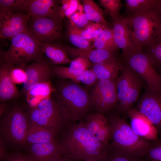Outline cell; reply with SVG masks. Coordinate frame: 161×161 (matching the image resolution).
<instances>
[{
    "instance_id": "277c9868",
    "label": "cell",
    "mask_w": 161,
    "mask_h": 161,
    "mask_svg": "<svg viewBox=\"0 0 161 161\" xmlns=\"http://www.w3.org/2000/svg\"><path fill=\"white\" fill-rule=\"evenodd\" d=\"M125 17L135 49H143L161 40V17L155 4L140 14Z\"/></svg>"
},
{
    "instance_id": "484cf974",
    "label": "cell",
    "mask_w": 161,
    "mask_h": 161,
    "mask_svg": "<svg viewBox=\"0 0 161 161\" xmlns=\"http://www.w3.org/2000/svg\"><path fill=\"white\" fill-rule=\"evenodd\" d=\"M30 17L28 14L13 13L5 9H0V26L17 27L27 25Z\"/></svg>"
},
{
    "instance_id": "ac0fdd59",
    "label": "cell",
    "mask_w": 161,
    "mask_h": 161,
    "mask_svg": "<svg viewBox=\"0 0 161 161\" xmlns=\"http://www.w3.org/2000/svg\"><path fill=\"white\" fill-rule=\"evenodd\" d=\"M60 7L54 0H31L27 11L30 16L46 17L62 21Z\"/></svg>"
},
{
    "instance_id": "f546056e",
    "label": "cell",
    "mask_w": 161,
    "mask_h": 161,
    "mask_svg": "<svg viewBox=\"0 0 161 161\" xmlns=\"http://www.w3.org/2000/svg\"><path fill=\"white\" fill-rule=\"evenodd\" d=\"M66 36L69 42L75 47L82 49L92 48L91 41L81 37L77 27L69 22L66 25Z\"/></svg>"
},
{
    "instance_id": "7bdbcfd3",
    "label": "cell",
    "mask_w": 161,
    "mask_h": 161,
    "mask_svg": "<svg viewBox=\"0 0 161 161\" xmlns=\"http://www.w3.org/2000/svg\"><path fill=\"white\" fill-rule=\"evenodd\" d=\"M80 17V14L78 12H75L69 18V23L72 25H75L77 23Z\"/></svg>"
},
{
    "instance_id": "7a4b0ae2",
    "label": "cell",
    "mask_w": 161,
    "mask_h": 161,
    "mask_svg": "<svg viewBox=\"0 0 161 161\" xmlns=\"http://www.w3.org/2000/svg\"><path fill=\"white\" fill-rule=\"evenodd\" d=\"M106 117L111 129L108 150L134 157L145 156L152 142L137 134L117 113H109Z\"/></svg>"
},
{
    "instance_id": "d6a6232c",
    "label": "cell",
    "mask_w": 161,
    "mask_h": 161,
    "mask_svg": "<svg viewBox=\"0 0 161 161\" xmlns=\"http://www.w3.org/2000/svg\"><path fill=\"white\" fill-rule=\"evenodd\" d=\"M54 89L52 87L50 81L38 83L30 89L26 95L27 97H33L38 96L48 97L54 92Z\"/></svg>"
},
{
    "instance_id": "ffe728a7",
    "label": "cell",
    "mask_w": 161,
    "mask_h": 161,
    "mask_svg": "<svg viewBox=\"0 0 161 161\" xmlns=\"http://www.w3.org/2000/svg\"><path fill=\"white\" fill-rule=\"evenodd\" d=\"M58 132L54 128L38 126L29 122L25 136V144H36L52 142L57 140Z\"/></svg>"
},
{
    "instance_id": "4316f807",
    "label": "cell",
    "mask_w": 161,
    "mask_h": 161,
    "mask_svg": "<svg viewBox=\"0 0 161 161\" xmlns=\"http://www.w3.org/2000/svg\"><path fill=\"white\" fill-rule=\"evenodd\" d=\"M157 0H125V11L127 17L140 14L153 7Z\"/></svg>"
},
{
    "instance_id": "b9f144b4",
    "label": "cell",
    "mask_w": 161,
    "mask_h": 161,
    "mask_svg": "<svg viewBox=\"0 0 161 161\" xmlns=\"http://www.w3.org/2000/svg\"><path fill=\"white\" fill-rule=\"evenodd\" d=\"M79 13L81 19L85 27V29L88 26L94 23V22L89 21L86 18L84 13L83 12Z\"/></svg>"
},
{
    "instance_id": "7c38bea8",
    "label": "cell",
    "mask_w": 161,
    "mask_h": 161,
    "mask_svg": "<svg viewBox=\"0 0 161 161\" xmlns=\"http://www.w3.org/2000/svg\"><path fill=\"white\" fill-rule=\"evenodd\" d=\"M24 71L26 79L23 83L20 95H26L28 91L36 85L50 81L54 74L53 68L49 61L44 58L30 64L19 67Z\"/></svg>"
},
{
    "instance_id": "1f68e13d",
    "label": "cell",
    "mask_w": 161,
    "mask_h": 161,
    "mask_svg": "<svg viewBox=\"0 0 161 161\" xmlns=\"http://www.w3.org/2000/svg\"><path fill=\"white\" fill-rule=\"evenodd\" d=\"M31 0H0V8L13 13H27Z\"/></svg>"
},
{
    "instance_id": "74e56055",
    "label": "cell",
    "mask_w": 161,
    "mask_h": 161,
    "mask_svg": "<svg viewBox=\"0 0 161 161\" xmlns=\"http://www.w3.org/2000/svg\"><path fill=\"white\" fill-rule=\"evenodd\" d=\"M145 156L149 161H161V141L152 142Z\"/></svg>"
},
{
    "instance_id": "bcb514c9",
    "label": "cell",
    "mask_w": 161,
    "mask_h": 161,
    "mask_svg": "<svg viewBox=\"0 0 161 161\" xmlns=\"http://www.w3.org/2000/svg\"></svg>"
},
{
    "instance_id": "5b68a950",
    "label": "cell",
    "mask_w": 161,
    "mask_h": 161,
    "mask_svg": "<svg viewBox=\"0 0 161 161\" xmlns=\"http://www.w3.org/2000/svg\"><path fill=\"white\" fill-rule=\"evenodd\" d=\"M38 41L27 30L11 39L6 51L1 50L0 64L22 67L43 58Z\"/></svg>"
},
{
    "instance_id": "f35d334b",
    "label": "cell",
    "mask_w": 161,
    "mask_h": 161,
    "mask_svg": "<svg viewBox=\"0 0 161 161\" xmlns=\"http://www.w3.org/2000/svg\"><path fill=\"white\" fill-rule=\"evenodd\" d=\"M10 74L13 81L15 84L23 83L25 80V74L21 67L10 66Z\"/></svg>"
},
{
    "instance_id": "f6af8a7d",
    "label": "cell",
    "mask_w": 161,
    "mask_h": 161,
    "mask_svg": "<svg viewBox=\"0 0 161 161\" xmlns=\"http://www.w3.org/2000/svg\"><path fill=\"white\" fill-rule=\"evenodd\" d=\"M155 6L158 10L161 17V0H157Z\"/></svg>"
},
{
    "instance_id": "e575fe53",
    "label": "cell",
    "mask_w": 161,
    "mask_h": 161,
    "mask_svg": "<svg viewBox=\"0 0 161 161\" xmlns=\"http://www.w3.org/2000/svg\"><path fill=\"white\" fill-rule=\"evenodd\" d=\"M101 161H149L145 156L136 157L121 154L108 150Z\"/></svg>"
},
{
    "instance_id": "44dd1931",
    "label": "cell",
    "mask_w": 161,
    "mask_h": 161,
    "mask_svg": "<svg viewBox=\"0 0 161 161\" xmlns=\"http://www.w3.org/2000/svg\"><path fill=\"white\" fill-rule=\"evenodd\" d=\"M122 62V57L117 55L98 63L92 64L91 69L98 80H114L120 72Z\"/></svg>"
},
{
    "instance_id": "8992f818",
    "label": "cell",
    "mask_w": 161,
    "mask_h": 161,
    "mask_svg": "<svg viewBox=\"0 0 161 161\" xmlns=\"http://www.w3.org/2000/svg\"><path fill=\"white\" fill-rule=\"evenodd\" d=\"M120 76L115 79L117 102V113L127 115L138 101L145 81L122 60Z\"/></svg>"
},
{
    "instance_id": "4dcf8cb0",
    "label": "cell",
    "mask_w": 161,
    "mask_h": 161,
    "mask_svg": "<svg viewBox=\"0 0 161 161\" xmlns=\"http://www.w3.org/2000/svg\"><path fill=\"white\" fill-rule=\"evenodd\" d=\"M157 71L161 72V40L143 49Z\"/></svg>"
},
{
    "instance_id": "52a82bcc",
    "label": "cell",
    "mask_w": 161,
    "mask_h": 161,
    "mask_svg": "<svg viewBox=\"0 0 161 161\" xmlns=\"http://www.w3.org/2000/svg\"><path fill=\"white\" fill-rule=\"evenodd\" d=\"M0 117L1 139L12 144L25 145L29 125L27 110L18 105L7 106Z\"/></svg>"
},
{
    "instance_id": "5bb4252c",
    "label": "cell",
    "mask_w": 161,
    "mask_h": 161,
    "mask_svg": "<svg viewBox=\"0 0 161 161\" xmlns=\"http://www.w3.org/2000/svg\"><path fill=\"white\" fill-rule=\"evenodd\" d=\"M127 115L130 125L139 136L151 142L157 141L158 132L154 125L145 116L133 108Z\"/></svg>"
},
{
    "instance_id": "ba28073f",
    "label": "cell",
    "mask_w": 161,
    "mask_h": 161,
    "mask_svg": "<svg viewBox=\"0 0 161 161\" xmlns=\"http://www.w3.org/2000/svg\"><path fill=\"white\" fill-rule=\"evenodd\" d=\"M121 57L123 61L142 78L147 86L161 90V76L143 49L134 50Z\"/></svg>"
},
{
    "instance_id": "ab89813d",
    "label": "cell",
    "mask_w": 161,
    "mask_h": 161,
    "mask_svg": "<svg viewBox=\"0 0 161 161\" xmlns=\"http://www.w3.org/2000/svg\"><path fill=\"white\" fill-rule=\"evenodd\" d=\"M2 160L3 161H32L29 155L18 153L7 154Z\"/></svg>"
},
{
    "instance_id": "8fae6325",
    "label": "cell",
    "mask_w": 161,
    "mask_h": 161,
    "mask_svg": "<svg viewBox=\"0 0 161 161\" xmlns=\"http://www.w3.org/2000/svg\"><path fill=\"white\" fill-rule=\"evenodd\" d=\"M161 133V90L147 86L135 108Z\"/></svg>"
},
{
    "instance_id": "2e32d148",
    "label": "cell",
    "mask_w": 161,
    "mask_h": 161,
    "mask_svg": "<svg viewBox=\"0 0 161 161\" xmlns=\"http://www.w3.org/2000/svg\"><path fill=\"white\" fill-rule=\"evenodd\" d=\"M51 95L40 102L36 106L55 122L61 131L72 123L68 118L57 100Z\"/></svg>"
},
{
    "instance_id": "603a6c76",
    "label": "cell",
    "mask_w": 161,
    "mask_h": 161,
    "mask_svg": "<svg viewBox=\"0 0 161 161\" xmlns=\"http://www.w3.org/2000/svg\"><path fill=\"white\" fill-rule=\"evenodd\" d=\"M92 63L87 59L78 57L72 60L68 67L56 66L53 68L54 74L60 78L72 80L91 67Z\"/></svg>"
},
{
    "instance_id": "9a60e30c",
    "label": "cell",
    "mask_w": 161,
    "mask_h": 161,
    "mask_svg": "<svg viewBox=\"0 0 161 161\" xmlns=\"http://www.w3.org/2000/svg\"><path fill=\"white\" fill-rule=\"evenodd\" d=\"M29 155L32 161H55L63 155L58 141L31 144Z\"/></svg>"
},
{
    "instance_id": "d4e9b609",
    "label": "cell",
    "mask_w": 161,
    "mask_h": 161,
    "mask_svg": "<svg viewBox=\"0 0 161 161\" xmlns=\"http://www.w3.org/2000/svg\"><path fill=\"white\" fill-rule=\"evenodd\" d=\"M81 1L85 16L89 20L104 28L110 27V24L104 17L102 10L95 2L92 0H82Z\"/></svg>"
},
{
    "instance_id": "e0dca14e",
    "label": "cell",
    "mask_w": 161,
    "mask_h": 161,
    "mask_svg": "<svg viewBox=\"0 0 161 161\" xmlns=\"http://www.w3.org/2000/svg\"><path fill=\"white\" fill-rule=\"evenodd\" d=\"M113 30L114 40L117 47L122 51L124 56L135 50L130 30L123 16L113 21Z\"/></svg>"
},
{
    "instance_id": "f1b7e54d",
    "label": "cell",
    "mask_w": 161,
    "mask_h": 161,
    "mask_svg": "<svg viewBox=\"0 0 161 161\" xmlns=\"http://www.w3.org/2000/svg\"><path fill=\"white\" fill-rule=\"evenodd\" d=\"M29 122L38 126L55 129L59 132L58 125L36 106H30L27 109Z\"/></svg>"
},
{
    "instance_id": "6da1fadb",
    "label": "cell",
    "mask_w": 161,
    "mask_h": 161,
    "mask_svg": "<svg viewBox=\"0 0 161 161\" xmlns=\"http://www.w3.org/2000/svg\"><path fill=\"white\" fill-rule=\"evenodd\" d=\"M59 141L63 155L78 160L101 161L109 145L98 140L87 129L83 120L68 125Z\"/></svg>"
},
{
    "instance_id": "d6986e66",
    "label": "cell",
    "mask_w": 161,
    "mask_h": 161,
    "mask_svg": "<svg viewBox=\"0 0 161 161\" xmlns=\"http://www.w3.org/2000/svg\"><path fill=\"white\" fill-rule=\"evenodd\" d=\"M69 56L75 58L84 57L92 64H97L117 56V51L94 49H82L68 46H62Z\"/></svg>"
},
{
    "instance_id": "83f0119b",
    "label": "cell",
    "mask_w": 161,
    "mask_h": 161,
    "mask_svg": "<svg viewBox=\"0 0 161 161\" xmlns=\"http://www.w3.org/2000/svg\"><path fill=\"white\" fill-rule=\"evenodd\" d=\"M92 47L94 49L117 51L119 48L115 42L112 28L103 29Z\"/></svg>"
},
{
    "instance_id": "ee69618b",
    "label": "cell",
    "mask_w": 161,
    "mask_h": 161,
    "mask_svg": "<svg viewBox=\"0 0 161 161\" xmlns=\"http://www.w3.org/2000/svg\"><path fill=\"white\" fill-rule=\"evenodd\" d=\"M64 156H62L59 158L55 161H79ZM85 161H95L93 160H85Z\"/></svg>"
},
{
    "instance_id": "d590c367",
    "label": "cell",
    "mask_w": 161,
    "mask_h": 161,
    "mask_svg": "<svg viewBox=\"0 0 161 161\" xmlns=\"http://www.w3.org/2000/svg\"><path fill=\"white\" fill-rule=\"evenodd\" d=\"M71 80L77 83H81L89 86L95 84L98 80L95 74L91 69L86 70L80 75Z\"/></svg>"
},
{
    "instance_id": "cb8c5ba5",
    "label": "cell",
    "mask_w": 161,
    "mask_h": 161,
    "mask_svg": "<svg viewBox=\"0 0 161 161\" xmlns=\"http://www.w3.org/2000/svg\"><path fill=\"white\" fill-rule=\"evenodd\" d=\"M40 49L43 53L55 64H70L72 60L62 46L57 44L38 41Z\"/></svg>"
},
{
    "instance_id": "30bf717a",
    "label": "cell",
    "mask_w": 161,
    "mask_h": 161,
    "mask_svg": "<svg viewBox=\"0 0 161 161\" xmlns=\"http://www.w3.org/2000/svg\"><path fill=\"white\" fill-rule=\"evenodd\" d=\"M61 21L49 18L30 16L27 29L38 41L54 43L62 37Z\"/></svg>"
},
{
    "instance_id": "7402d4cb",
    "label": "cell",
    "mask_w": 161,
    "mask_h": 161,
    "mask_svg": "<svg viewBox=\"0 0 161 161\" xmlns=\"http://www.w3.org/2000/svg\"><path fill=\"white\" fill-rule=\"evenodd\" d=\"M20 92L10 74V66L0 64V101L4 103L17 98Z\"/></svg>"
},
{
    "instance_id": "4fadbf2b",
    "label": "cell",
    "mask_w": 161,
    "mask_h": 161,
    "mask_svg": "<svg viewBox=\"0 0 161 161\" xmlns=\"http://www.w3.org/2000/svg\"><path fill=\"white\" fill-rule=\"evenodd\" d=\"M82 120L88 130L103 143L108 145L111 139V129L107 118L97 112L87 115Z\"/></svg>"
},
{
    "instance_id": "836d02e7",
    "label": "cell",
    "mask_w": 161,
    "mask_h": 161,
    "mask_svg": "<svg viewBox=\"0 0 161 161\" xmlns=\"http://www.w3.org/2000/svg\"><path fill=\"white\" fill-rule=\"evenodd\" d=\"M100 5L108 13L112 21L118 18L120 9L123 6L120 0H99Z\"/></svg>"
},
{
    "instance_id": "3957f363",
    "label": "cell",
    "mask_w": 161,
    "mask_h": 161,
    "mask_svg": "<svg viewBox=\"0 0 161 161\" xmlns=\"http://www.w3.org/2000/svg\"><path fill=\"white\" fill-rule=\"evenodd\" d=\"M54 92L63 110L72 123L82 120L88 114L92 106L90 93L79 83L72 80L62 81Z\"/></svg>"
},
{
    "instance_id": "9c48e42d",
    "label": "cell",
    "mask_w": 161,
    "mask_h": 161,
    "mask_svg": "<svg viewBox=\"0 0 161 161\" xmlns=\"http://www.w3.org/2000/svg\"><path fill=\"white\" fill-rule=\"evenodd\" d=\"M91 103L97 112L109 113L116 107L117 96L114 80H98L90 93Z\"/></svg>"
},
{
    "instance_id": "8d00e7d4",
    "label": "cell",
    "mask_w": 161,
    "mask_h": 161,
    "mask_svg": "<svg viewBox=\"0 0 161 161\" xmlns=\"http://www.w3.org/2000/svg\"><path fill=\"white\" fill-rule=\"evenodd\" d=\"M27 25H22L13 27L7 26H0V37L7 39H12L16 35L27 30Z\"/></svg>"
},
{
    "instance_id": "60d3db41",
    "label": "cell",
    "mask_w": 161,
    "mask_h": 161,
    "mask_svg": "<svg viewBox=\"0 0 161 161\" xmlns=\"http://www.w3.org/2000/svg\"><path fill=\"white\" fill-rule=\"evenodd\" d=\"M79 2V0H71L70 5L64 13L63 18L65 17L69 19L73 13L76 12L80 4Z\"/></svg>"
}]
</instances>
